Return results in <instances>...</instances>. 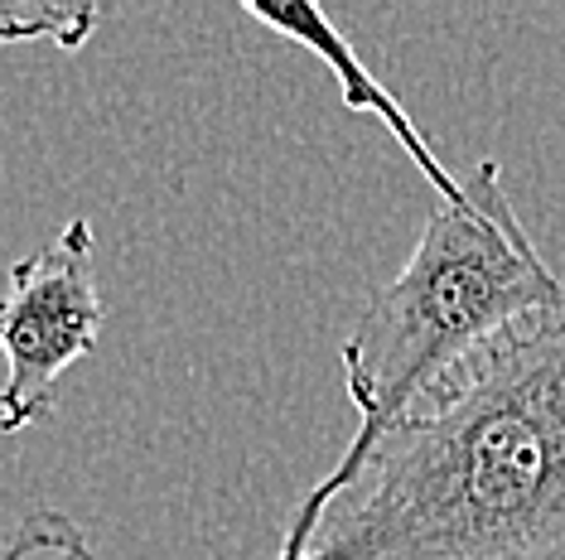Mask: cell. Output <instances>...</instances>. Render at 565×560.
Here are the masks:
<instances>
[{"label":"cell","instance_id":"6da1fadb","mask_svg":"<svg viewBox=\"0 0 565 560\" xmlns=\"http://www.w3.org/2000/svg\"><path fill=\"white\" fill-rule=\"evenodd\" d=\"M300 560H565V300L435 381Z\"/></svg>","mask_w":565,"mask_h":560},{"label":"cell","instance_id":"7a4b0ae2","mask_svg":"<svg viewBox=\"0 0 565 560\" xmlns=\"http://www.w3.org/2000/svg\"><path fill=\"white\" fill-rule=\"evenodd\" d=\"M469 203L435 208L411 261L372 290L353 334L343 338V387L358 406V430L339 464L295 507L276 560H300L324 507L358 478L387 430L469 353L565 300V276L546 266L503 194L498 160L469 174Z\"/></svg>","mask_w":565,"mask_h":560},{"label":"cell","instance_id":"3957f363","mask_svg":"<svg viewBox=\"0 0 565 560\" xmlns=\"http://www.w3.org/2000/svg\"><path fill=\"white\" fill-rule=\"evenodd\" d=\"M93 223L73 218L49 247L10 266L0 295V430L20 435L54 411V381L97 348L107 304L93 271Z\"/></svg>","mask_w":565,"mask_h":560},{"label":"cell","instance_id":"277c9868","mask_svg":"<svg viewBox=\"0 0 565 560\" xmlns=\"http://www.w3.org/2000/svg\"><path fill=\"white\" fill-rule=\"evenodd\" d=\"M242 10H247L252 20H262L266 30H276V34H286V40H295L300 49H310V54L333 73L343 107L358 111V117H377L382 126H387V131L396 136V146L411 155V164H416V170L426 174V184L440 194L445 208H459V203H469V184L455 180V174L445 170L440 155L430 150V140L420 136L416 121L402 111V101H396L387 87H382L363 68V58L353 54V44L343 40L339 30H333V20L324 15V10L310 6V0H286V6H271V0H242Z\"/></svg>","mask_w":565,"mask_h":560},{"label":"cell","instance_id":"5b68a950","mask_svg":"<svg viewBox=\"0 0 565 560\" xmlns=\"http://www.w3.org/2000/svg\"><path fill=\"white\" fill-rule=\"evenodd\" d=\"M97 30L93 6H40V0H15L0 6V49L6 44H58L83 49Z\"/></svg>","mask_w":565,"mask_h":560},{"label":"cell","instance_id":"8992f818","mask_svg":"<svg viewBox=\"0 0 565 560\" xmlns=\"http://www.w3.org/2000/svg\"><path fill=\"white\" fill-rule=\"evenodd\" d=\"M34 556H58V560H107L97 556L87 537L78 527H73L63 513L54 507H44V513L24 517V527L15 531V541L6 546V560H34Z\"/></svg>","mask_w":565,"mask_h":560}]
</instances>
